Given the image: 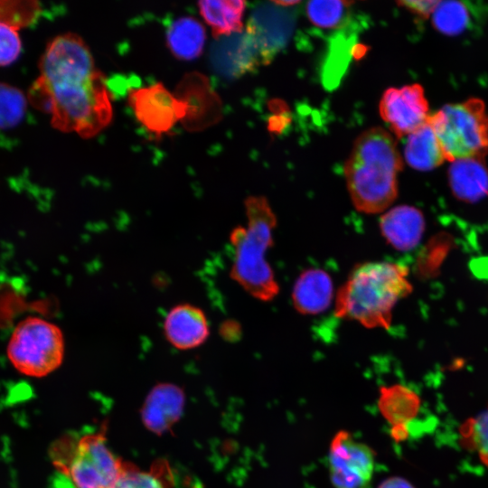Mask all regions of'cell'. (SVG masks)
Returning <instances> with one entry per match:
<instances>
[{
  "mask_svg": "<svg viewBox=\"0 0 488 488\" xmlns=\"http://www.w3.org/2000/svg\"><path fill=\"white\" fill-rule=\"evenodd\" d=\"M272 3L277 6L287 8V7L296 5L299 4L300 2L296 1V0H278V1H272Z\"/></svg>",
  "mask_w": 488,
  "mask_h": 488,
  "instance_id": "f1b7e54d",
  "label": "cell"
},
{
  "mask_svg": "<svg viewBox=\"0 0 488 488\" xmlns=\"http://www.w3.org/2000/svg\"><path fill=\"white\" fill-rule=\"evenodd\" d=\"M52 457L74 488H111L124 464L109 448L104 430L57 442Z\"/></svg>",
  "mask_w": 488,
  "mask_h": 488,
  "instance_id": "5b68a950",
  "label": "cell"
},
{
  "mask_svg": "<svg viewBox=\"0 0 488 488\" xmlns=\"http://www.w3.org/2000/svg\"><path fill=\"white\" fill-rule=\"evenodd\" d=\"M379 110L396 138L408 136L430 116L424 88L418 83L387 89L380 98Z\"/></svg>",
  "mask_w": 488,
  "mask_h": 488,
  "instance_id": "30bf717a",
  "label": "cell"
},
{
  "mask_svg": "<svg viewBox=\"0 0 488 488\" xmlns=\"http://www.w3.org/2000/svg\"><path fill=\"white\" fill-rule=\"evenodd\" d=\"M460 445L488 467V408L465 420L459 427Z\"/></svg>",
  "mask_w": 488,
  "mask_h": 488,
  "instance_id": "cb8c5ba5",
  "label": "cell"
},
{
  "mask_svg": "<svg viewBox=\"0 0 488 488\" xmlns=\"http://www.w3.org/2000/svg\"><path fill=\"white\" fill-rule=\"evenodd\" d=\"M420 405L419 396L407 386L393 384L380 389L379 410L391 427L408 426L418 415Z\"/></svg>",
  "mask_w": 488,
  "mask_h": 488,
  "instance_id": "d6986e66",
  "label": "cell"
},
{
  "mask_svg": "<svg viewBox=\"0 0 488 488\" xmlns=\"http://www.w3.org/2000/svg\"><path fill=\"white\" fill-rule=\"evenodd\" d=\"M280 9L272 3V6L256 10L248 23L247 35L263 61H270L291 33L292 19Z\"/></svg>",
  "mask_w": 488,
  "mask_h": 488,
  "instance_id": "7c38bea8",
  "label": "cell"
},
{
  "mask_svg": "<svg viewBox=\"0 0 488 488\" xmlns=\"http://www.w3.org/2000/svg\"><path fill=\"white\" fill-rule=\"evenodd\" d=\"M205 40L204 26L191 16L174 20L166 33L167 45L173 55L185 61L193 60L202 54Z\"/></svg>",
  "mask_w": 488,
  "mask_h": 488,
  "instance_id": "44dd1931",
  "label": "cell"
},
{
  "mask_svg": "<svg viewBox=\"0 0 488 488\" xmlns=\"http://www.w3.org/2000/svg\"><path fill=\"white\" fill-rule=\"evenodd\" d=\"M408 268L386 261L366 262L352 269L339 287L334 313L374 329H388L394 306L413 290Z\"/></svg>",
  "mask_w": 488,
  "mask_h": 488,
  "instance_id": "3957f363",
  "label": "cell"
},
{
  "mask_svg": "<svg viewBox=\"0 0 488 488\" xmlns=\"http://www.w3.org/2000/svg\"><path fill=\"white\" fill-rule=\"evenodd\" d=\"M403 160L394 136L380 127L361 132L344 163L346 186L354 208L376 214L398 196V174Z\"/></svg>",
  "mask_w": 488,
  "mask_h": 488,
  "instance_id": "7a4b0ae2",
  "label": "cell"
},
{
  "mask_svg": "<svg viewBox=\"0 0 488 488\" xmlns=\"http://www.w3.org/2000/svg\"><path fill=\"white\" fill-rule=\"evenodd\" d=\"M175 95L186 105V114L181 123L187 130L201 131L221 120L222 102L205 75L200 72L185 74Z\"/></svg>",
  "mask_w": 488,
  "mask_h": 488,
  "instance_id": "8fae6325",
  "label": "cell"
},
{
  "mask_svg": "<svg viewBox=\"0 0 488 488\" xmlns=\"http://www.w3.org/2000/svg\"><path fill=\"white\" fill-rule=\"evenodd\" d=\"M439 1L435 0H423V1H398L397 5L407 11H408L410 14L415 15L418 19H427L430 15H432V13L436 6L437 5Z\"/></svg>",
  "mask_w": 488,
  "mask_h": 488,
  "instance_id": "4316f807",
  "label": "cell"
},
{
  "mask_svg": "<svg viewBox=\"0 0 488 488\" xmlns=\"http://www.w3.org/2000/svg\"><path fill=\"white\" fill-rule=\"evenodd\" d=\"M163 328L169 343L182 351L201 346L210 334L204 312L191 304H180L172 307L164 317Z\"/></svg>",
  "mask_w": 488,
  "mask_h": 488,
  "instance_id": "4fadbf2b",
  "label": "cell"
},
{
  "mask_svg": "<svg viewBox=\"0 0 488 488\" xmlns=\"http://www.w3.org/2000/svg\"><path fill=\"white\" fill-rule=\"evenodd\" d=\"M184 399L183 389L173 383L155 386L141 409L143 424L155 434L167 432L181 418Z\"/></svg>",
  "mask_w": 488,
  "mask_h": 488,
  "instance_id": "5bb4252c",
  "label": "cell"
},
{
  "mask_svg": "<svg viewBox=\"0 0 488 488\" xmlns=\"http://www.w3.org/2000/svg\"><path fill=\"white\" fill-rule=\"evenodd\" d=\"M64 336L54 324L40 317L22 320L7 343L9 361L20 373L33 378L47 376L62 363Z\"/></svg>",
  "mask_w": 488,
  "mask_h": 488,
  "instance_id": "52a82bcc",
  "label": "cell"
},
{
  "mask_svg": "<svg viewBox=\"0 0 488 488\" xmlns=\"http://www.w3.org/2000/svg\"><path fill=\"white\" fill-rule=\"evenodd\" d=\"M428 121L446 160L483 158L488 154V113L481 99L446 104Z\"/></svg>",
  "mask_w": 488,
  "mask_h": 488,
  "instance_id": "8992f818",
  "label": "cell"
},
{
  "mask_svg": "<svg viewBox=\"0 0 488 488\" xmlns=\"http://www.w3.org/2000/svg\"><path fill=\"white\" fill-rule=\"evenodd\" d=\"M431 21L434 28L442 34L458 36L469 26L471 13L465 2L439 1Z\"/></svg>",
  "mask_w": 488,
  "mask_h": 488,
  "instance_id": "603a6c76",
  "label": "cell"
},
{
  "mask_svg": "<svg viewBox=\"0 0 488 488\" xmlns=\"http://www.w3.org/2000/svg\"><path fill=\"white\" fill-rule=\"evenodd\" d=\"M333 296V285L330 275L317 267L304 270L292 290L294 308L302 314H317L325 311Z\"/></svg>",
  "mask_w": 488,
  "mask_h": 488,
  "instance_id": "2e32d148",
  "label": "cell"
},
{
  "mask_svg": "<svg viewBox=\"0 0 488 488\" xmlns=\"http://www.w3.org/2000/svg\"><path fill=\"white\" fill-rule=\"evenodd\" d=\"M452 193L465 202L488 196V168L483 158H460L451 162L447 172Z\"/></svg>",
  "mask_w": 488,
  "mask_h": 488,
  "instance_id": "e0dca14e",
  "label": "cell"
},
{
  "mask_svg": "<svg viewBox=\"0 0 488 488\" xmlns=\"http://www.w3.org/2000/svg\"><path fill=\"white\" fill-rule=\"evenodd\" d=\"M353 4L350 1L314 0L306 4L309 21L323 29L336 28L343 22L347 9Z\"/></svg>",
  "mask_w": 488,
  "mask_h": 488,
  "instance_id": "d4e9b609",
  "label": "cell"
},
{
  "mask_svg": "<svg viewBox=\"0 0 488 488\" xmlns=\"http://www.w3.org/2000/svg\"><path fill=\"white\" fill-rule=\"evenodd\" d=\"M40 76L29 99L52 115V126L81 137L96 136L112 118L105 76L95 67L85 42L67 33L49 42L40 61Z\"/></svg>",
  "mask_w": 488,
  "mask_h": 488,
  "instance_id": "6da1fadb",
  "label": "cell"
},
{
  "mask_svg": "<svg viewBox=\"0 0 488 488\" xmlns=\"http://www.w3.org/2000/svg\"><path fill=\"white\" fill-rule=\"evenodd\" d=\"M245 5L244 1L239 0H206L198 3L200 14L215 38L242 32Z\"/></svg>",
  "mask_w": 488,
  "mask_h": 488,
  "instance_id": "ffe728a7",
  "label": "cell"
},
{
  "mask_svg": "<svg viewBox=\"0 0 488 488\" xmlns=\"http://www.w3.org/2000/svg\"><path fill=\"white\" fill-rule=\"evenodd\" d=\"M379 224L388 244L399 251L414 249L425 230L423 213L418 208L406 204L386 211Z\"/></svg>",
  "mask_w": 488,
  "mask_h": 488,
  "instance_id": "9a60e30c",
  "label": "cell"
},
{
  "mask_svg": "<svg viewBox=\"0 0 488 488\" xmlns=\"http://www.w3.org/2000/svg\"><path fill=\"white\" fill-rule=\"evenodd\" d=\"M174 475L170 464L158 459L149 468L125 462L111 488H174Z\"/></svg>",
  "mask_w": 488,
  "mask_h": 488,
  "instance_id": "7402d4cb",
  "label": "cell"
},
{
  "mask_svg": "<svg viewBox=\"0 0 488 488\" xmlns=\"http://www.w3.org/2000/svg\"><path fill=\"white\" fill-rule=\"evenodd\" d=\"M378 488H414L407 480L401 477H390L383 481Z\"/></svg>",
  "mask_w": 488,
  "mask_h": 488,
  "instance_id": "83f0119b",
  "label": "cell"
},
{
  "mask_svg": "<svg viewBox=\"0 0 488 488\" xmlns=\"http://www.w3.org/2000/svg\"><path fill=\"white\" fill-rule=\"evenodd\" d=\"M247 222L230 235L234 257L230 276L249 295L272 301L279 293L267 253L273 244L277 216L265 196H249L245 202Z\"/></svg>",
  "mask_w": 488,
  "mask_h": 488,
  "instance_id": "277c9868",
  "label": "cell"
},
{
  "mask_svg": "<svg viewBox=\"0 0 488 488\" xmlns=\"http://www.w3.org/2000/svg\"><path fill=\"white\" fill-rule=\"evenodd\" d=\"M404 157L410 167L421 172L431 171L446 160L442 145L428 119L408 136Z\"/></svg>",
  "mask_w": 488,
  "mask_h": 488,
  "instance_id": "ac0fdd59",
  "label": "cell"
},
{
  "mask_svg": "<svg viewBox=\"0 0 488 488\" xmlns=\"http://www.w3.org/2000/svg\"><path fill=\"white\" fill-rule=\"evenodd\" d=\"M329 474L333 488H368L375 465L373 450L342 430L329 446Z\"/></svg>",
  "mask_w": 488,
  "mask_h": 488,
  "instance_id": "ba28073f",
  "label": "cell"
},
{
  "mask_svg": "<svg viewBox=\"0 0 488 488\" xmlns=\"http://www.w3.org/2000/svg\"><path fill=\"white\" fill-rule=\"evenodd\" d=\"M26 104L22 90L0 82V128L8 129L17 126L25 115Z\"/></svg>",
  "mask_w": 488,
  "mask_h": 488,
  "instance_id": "484cf974",
  "label": "cell"
},
{
  "mask_svg": "<svg viewBox=\"0 0 488 488\" xmlns=\"http://www.w3.org/2000/svg\"><path fill=\"white\" fill-rule=\"evenodd\" d=\"M128 103L137 120L157 137L171 130L186 114V105L162 83L130 90Z\"/></svg>",
  "mask_w": 488,
  "mask_h": 488,
  "instance_id": "9c48e42d",
  "label": "cell"
}]
</instances>
